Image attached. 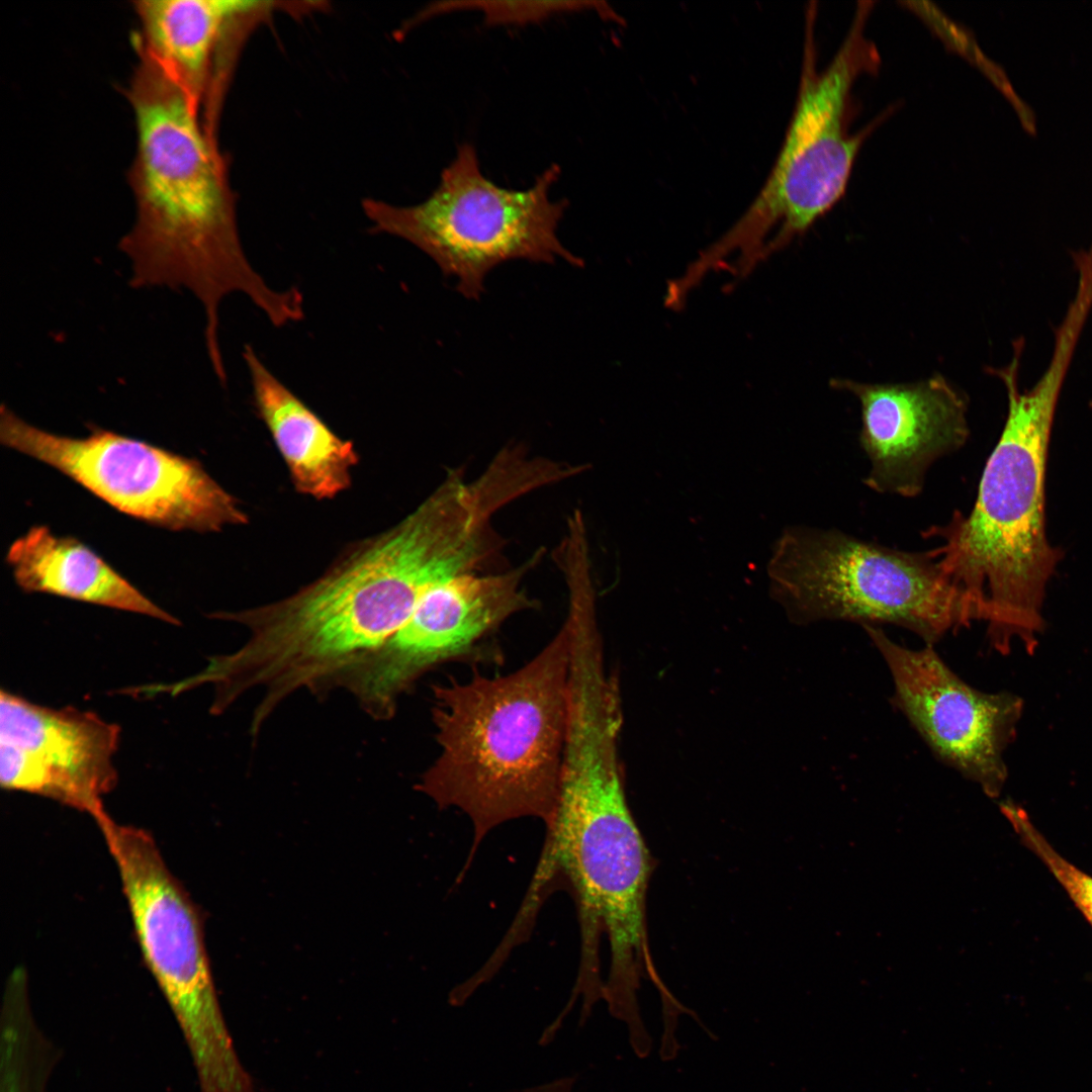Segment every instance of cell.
<instances>
[{"instance_id": "11", "label": "cell", "mask_w": 1092, "mask_h": 1092, "mask_svg": "<svg viewBox=\"0 0 1092 1092\" xmlns=\"http://www.w3.org/2000/svg\"><path fill=\"white\" fill-rule=\"evenodd\" d=\"M892 677V702L930 750L986 795L999 796L1007 779L1003 754L1016 735L1022 700L984 693L962 679L933 649H911L881 627H862Z\"/></svg>"}, {"instance_id": "3", "label": "cell", "mask_w": 1092, "mask_h": 1092, "mask_svg": "<svg viewBox=\"0 0 1092 1092\" xmlns=\"http://www.w3.org/2000/svg\"><path fill=\"white\" fill-rule=\"evenodd\" d=\"M619 741L595 730L564 744L555 813L527 897L531 910L555 874L570 886L581 932V961L573 997L607 1002L628 1029L643 1024L637 992L650 979L669 995L651 960L646 897L652 858L628 806Z\"/></svg>"}, {"instance_id": "8", "label": "cell", "mask_w": 1092, "mask_h": 1092, "mask_svg": "<svg viewBox=\"0 0 1092 1092\" xmlns=\"http://www.w3.org/2000/svg\"><path fill=\"white\" fill-rule=\"evenodd\" d=\"M559 175L553 164L529 188H505L483 175L474 147L463 144L427 199L411 206L369 200L364 210L373 232L410 242L456 278L459 293L478 299L487 274L508 261L582 266L557 236L568 205L550 196Z\"/></svg>"}, {"instance_id": "10", "label": "cell", "mask_w": 1092, "mask_h": 1092, "mask_svg": "<svg viewBox=\"0 0 1092 1092\" xmlns=\"http://www.w3.org/2000/svg\"><path fill=\"white\" fill-rule=\"evenodd\" d=\"M1 443L62 472L117 511L174 531L217 532L249 521L193 458L99 427L83 438L43 431L5 404Z\"/></svg>"}, {"instance_id": "16", "label": "cell", "mask_w": 1092, "mask_h": 1092, "mask_svg": "<svg viewBox=\"0 0 1092 1092\" xmlns=\"http://www.w3.org/2000/svg\"><path fill=\"white\" fill-rule=\"evenodd\" d=\"M243 359L250 376L254 406L289 471L295 490L331 499L348 489L359 455L264 364L251 345Z\"/></svg>"}, {"instance_id": "19", "label": "cell", "mask_w": 1092, "mask_h": 1092, "mask_svg": "<svg viewBox=\"0 0 1092 1092\" xmlns=\"http://www.w3.org/2000/svg\"><path fill=\"white\" fill-rule=\"evenodd\" d=\"M1000 808L1021 840L1044 862L1092 924V877L1062 857L1033 826L1022 808L1011 802L1002 803Z\"/></svg>"}, {"instance_id": "5", "label": "cell", "mask_w": 1092, "mask_h": 1092, "mask_svg": "<svg viewBox=\"0 0 1092 1092\" xmlns=\"http://www.w3.org/2000/svg\"><path fill=\"white\" fill-rule=\"evenodd\" d=\"M1020 359L991 373L1004 383L1008 412L1002 434L986 462L977 499L968 516L923 533L943 568L987 623L992 647L1009 651L1020 640L1027 651L1044 625L1046 585L1062 559L1046 537L1044 481L1048 448L1061 388L1037 380L1020 391Z\"/></svg>"}, {"instance_id": "18", "label": "cell", "mask_w": 1092, "mask_h": 1092, "mask_svg": "<svg viewBox=\"0 0 1092 1092\" xmlns=\"http://www.w3.org/2000/svg\"><path fill=\"white\" fill-rule=\"evenodd\" d=\"M456 11H477L484 23L491 26L527 25L555 15L581 11H596L607 18L614 16L606 3L595 1H443L425 9L421 16Z\"/></svg>"}, {"instance_id": "15", "label": "cell", "mask_w": 1092, "mask_h": 1092, "mask_svg": "<svg viewBox=\"0 0 1092 1092\" xmlns=\"http://www.w3.org/2000/svg\"><path fill=\"white\" fill-rule=\"evenodd\" d=\"M267 2L254 0H134L133 48L147 54L190 97L203 118L215 62L234 23Z\"/></svg>"}, {"instance_id": "9", "label": "cell", "mask_w": 1092, "mask_h": 1092, "mask_svg": "<svg viewBox=\"0 0 1092 1092\" xmlns=\"http://www.w3.org/2000/svg\"><path fill=\"white\" fill-rule=\"evenodd\" d=\"M115 861L145 963L190 1054L200 1092H256L223 1017L200 913L170 872L153 836L96 820Z\"/></svg>"}, {"instance_id": "6", "label": "cell", "mask_w": 1092, "mask_h": 1092, "mask_svg": "<svg viewBox=\"0 0 1092 1092\" xmlns=\"http://www.w3.org/2000/svg\"><path fill=\"white\" fill-rule=\"evenodd\" d=\"M874 3L858 2L849 29L825 68L817 66L816 8L806 14L795 108L784 143L760 191L740 218L696 260L703 273L725 269L743 278L803 235L843 196L873 126L850 132L852 89L877 72L880 55L867 36Z\"/></svg>"}, {"instance_id": "12", "label": "cell", "mask_w": 1092, "mask_h": 1092, "mask_svg": "<svg viewBox=\"0 0 1092 1092\" xmlns=\"http://www.w3.org/2000/svg\"><path fill=\"white\" fill-rule=\"evenodd\" d=\"M538 558L506 572H464L428 587L405 624L349 689L372 714L393 712L397 696L424 671L468 653L512 615L536 607L522 579Z\"/></svg>"}, {"instance_id": "7", "label": "cell", "mask_w": 1092, "mask_h": 1092, "mask_svg": "<svg viewBox=\"0 0 1092 1092\" xmlns=\"http://www.w3.org/2000/svg\"><path fill=\"white\" fill-rule=\"evenodd\" d=\"M777 550L774 592L795 623L895 625L933 646L979 621L936 546L907 551L837 529L800 527L788 531Z\"/></svg>"}, {"instance_id": "13", "label": "cell", "mask_w": 1092, "mask_h": 1092, "mask_svg": "<svg viewBox=\"0 0 1092 1092\" xmlns=\"http://www.w3.org/2000/svg\"><path fill=\"white\" fill-rule=\"evenodd\" d=\"M120 728L89 711L36 705L0 694V783L90 814L106 813Z\"/></svg>"}, {"instance_id": "17", "label": "cell", "mask_w": 1092, "mask_h": 1092, "mask_svg": "<svg viewBox=\"0 0 1092 1092\" xmlns=\"http://www.w3.org/2000/svg\"><path fill=\"white\" fill-rule=\"evenodd\" d=\"M7 562L17 585L70 600L138 613L179 624L90 547L47 526H33L9 547Z\"/></svg>"}, {"instance_id": "4", "label": "cell", "mask_w": 1092, "mask_h": 1092, "mask_svg": "<svg viewBox=\"0 0 1092 1092\" xmlns=\"http://www.w3.org/2000/svg\"><path fill=\"white\" fill-rule=\"evenodd\" d=\"M569 647L564 626L519 669L433 687L440 752L416 788L471 821L464 873L497 826L535 817L548 826L559 793L567 724Z\"/></svg>"}, {"instance_id": "14", "label": "cell", "mask_w": 1092, "mask_h": 1092, "mask_svg": "<svg viewBox=\"0 0 1092 1092\" xmlns=\"http://www.w3.org/2000/svg\"><path fill=\"white\" fill-rule=\"evenodd\" d=\"M860 404L859 444L870 461L863 479L878 493L915 497L932 464L968 441V401L940 374L914 383L832 379Z\"/></svg>"}, {"instance_id": "20", "label": "cell", "mask_w": 1092, "mask_h": 1092, "mask_svg": "<svg viewBox=\"0 0 1092 1092\" xmlns=\"http://www.w3.org/2000/svg\"><path fill=\"white\" fill-rule=\"evenodd\" d=\"M574 1077H561L529 1088L526 1092H574Z\"/></svg>"}, {"instance_id": "2", "label": "cell", "mask_w": 1092, "mask_h": 1092, "mask_svg": "<svg viewBox=\"0 0 1092 1092\" xmlns=\"http://www.w3.org/2000/svg\"><path fill=\"white\" fill-rule=\"evenodd\" d=\"M484 554L473 506L439 486L395 526L345 550L314 581L248 609L252 651L292 689L352 676L405 624L428 587L469 572Z\"/></svg>"}, {"instance_id": "1", "label": "cell", "mask_w": 1092, "mask_h": 1092, "mask_svg": "<svg viewBox=\"0 0 1092 1092\" xmlns=\"http://www.w3.org/2000/svg\"><path fill=\"white\" fill-rule=\"evenodd\" d=\"M124 89L135 125L128 182L135 219L119 242L135 288H187L205 313L209 360L222 359L219 305L244 293L275 327L304 317L295 287L271 288L250 264L236 221L223 163L200 109L147 54Z\"/></svg>"}]
</instances>
